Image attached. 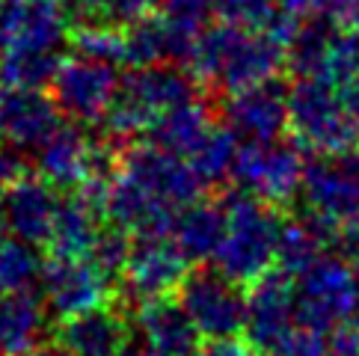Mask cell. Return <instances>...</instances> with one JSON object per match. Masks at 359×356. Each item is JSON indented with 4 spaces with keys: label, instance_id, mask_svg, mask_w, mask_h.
<instances>
[{
    "label": "cell",
    "instance_id": "ab89813d",
    "mask_svg": "<svg viewBox=\"0 0 359 356\" xmlns=\"http://www.w3.org/2000/svg\"><path fill=\"white\" fill-rule=\"evenodd\" d=\"M24 175V163L15 155V149H9L6 143H0V190H6L9 184H15Z\"/></svg>",
    "mask_w": 359,
    "mask_h": 356
},
{
    "label": "cell",
    "instance_id": "d590c367",
    "mask_svg": "<svg viewBox=\"0 0 359 356\" xmlns=\"http://www.w3.org/2000/svg\"><path fill=\"white\" fill-rule=\"evenodd\" d=\"M60 6H62V12H66V21H69L72 33L81 30V27H89V24H104L107 21L104 0H60Z\"/></svg>",
    "mask_w": 359,
    "mask_h": 356
},
{
    "label": "cell",
    "instance_id": "6da1fadb",
    "mask_svg": "<svg viewBox=\"0 0 359 356\" xmlns=\"http://www.w3.org/2000/svg\"><path fill=\"white\" fill-rule=\"evenodd\" d=\"M205 95H235L285 74V42L273 33H250L229 24H211L187 60Z\"/></svg>",
    "mask_w": 359,
    "mask_h": 356
},
{
    "label": "cell",
    "instance_id": "30bf717a",
    "mask_svg": "<svg viewBox=\"0 0 359 356\" xmlns=\"http://www.w3.org/2000/svg\"><path fill=\"white\" fill-rule=\"evenodd\" d=\"M178 303L196 324L205 338H235L247 324V297L238 291V282L226 279L220 271L187 273L178 288Z\"/></svg>",
    "mask_w": 359,
    "mask_h": 356
},
{
    "label": "cell",
    "instance_id": "7c38bea8",
    "mask_svg": "<svg viewBox=\"0 0 359 356\" xmlns=\"http://www.w3.org/2000/svg\"><path fill=\"white\" fill-rule=\"evenodd\" d=\"M45 300L60 321L98 306H107L113 297L110 276L93 259H54L42 267Z\"/></svg>",
    "mask_w": 359,
    "mask_h": 356
},
{
    "label": "cell",
    "instance_id": "ee69618b",
    "mask_svg": "<svg viewBox=\"0 0 359 356\" xmlns=\"http://www.w3.org/2000/svg\"><path fill=\"white\" fill-rule=\"evenodd\" d=\"M6 4H9V0H0V9H4V6H6Z\"/></svg>",
    "mask_w": 359,
    "mask_h": 356
},
{
    "label": "cell",
    "instance_id": "1f68e13d",
    "mask_svg": "<svg viewBox=\"0 0 359 356\" xmlns=\"http://www.w3.org/2000/svg\"><path fill=\"white\" fill-rule=\"evenodd\" d=\"M359 78V33L356 30H341L336 27L332 42L327 48L324 66H320L318 81H324L330 86H336L339 93L351 81Z\"/></svg>",
    "mask_w": 359,
    "mask_h": 356
},
{
    "label": "cell",
    "instance_id": "3957f363",
    "mask_svg": "<svg viewBox=\"0 0 359 356\" xmlns=\"http://www.w3.org/2000/svg\"><path fill=\"white\" fill-rule=\"evenodd\" d=\"M288 131L312 155H344L359 146V116L324 81H291Z\"/></svg>",
    "mask_w": 359,
    "mask_h": 356
},
{
    "label": "cell",
    "instance_id": "4fadbf2b",
    "mask_svg": "<svg viewBox=\"0 0 359 356\" xmlns=\"http://www.w3.org/2000/svg\"><path fill=\"white\" fill-rule=\"evenodd\" d=\"M187 259L170 235L140 238L125 267V291L134 303L166 300L187 279Z\"/></svg>",
    "mask_w": 359,
    "mask_h": 356
},
{
    "label": "cell",
    "instance_id": "836d02e7",
    "mask_svg": "<svg viewBox=\"0 0 359 356\" xmlns=\"http://www.w3.org/2000/svg\"><path fill=\"white\" fill-rule=\"evenodd\" d=\"M131 249H134V244H131V238H128L125 228L110 226V228H101V235L95 240L93 252H89V259H93L110 279H116V276L125 273L128 259H131Z\"/></svg>",
    "mask_w": 359,
    "mask_h": 356
},
{
    "label": "cell",
    "instance_id": "8992f818",
    "mask_svg": "<svg viewBox=\"0 0 359 356\" xmlns=\"http://www.w3.org/2000/svg\"><path fill=\"white\" fill-rule=\"evenodd\" d=\"M122 89V74L110 62H98L72 54L60 62V71L50 83V98L62 116L78 125H101Z\"/></svg>",
    "mask_w": 359,
    "mask_h": 356
},
{
    "label": "cell",
    "instance_id": "5b68a950",
    "mask_svg": "<svg viewBox=\"0 0 359 356\" xmlns=\"http://www.w3.org/2000/svg\"><path fill=\"white\" fill-rule=\"evenodd\" d=\"M353 317H359V279L353 267L324 256L300 276L297 321L315 333H324L344 327Z\"/></svg>",
    "mask_w": 359,
    "mask_h": 356
},
{
    "label": "cell",
    "instance_id": "2e32d148",
    "mask_svg": "<svg viewBox=\"0 0 359 356\" xmlns=\"http://www.w3.org/2000/svg\"><path fill=\"white\" fill-rule=\"evenodd\" d=\"M57 211H60L57 187L48 184L42 175L24 172L0 196V223L9 228V235L27 240L33 247H45L50 240Z\"/></svg>",
    "mask_w": 359,
    "mask_h": 356
},
{
    "label": "cell",
    "instance_id": "ffe728a7",
    "mask_svg": "<svg viewBox=\"0 0 359 356\" xmlns=\"http://www.w3.org/2000/svg\"><path fill=\"white\" fill-rule=\"evenodd\" d=\"M137 329L149 353L158 356H199V329L182 309V303L151 300L137 312Z\"/></svg>",
    "mask_w": 359,
    "mask_h": 356
},
{
    "label": "cell",
    "instance_id": "b9f144b4",
    "mask_svg": "<svg viewBox=\"0 0 359 356\" xmlns=\"http://www.w3.org/2000/svg\"><path fill=\"white\" fill-rule=\"evenodd\" d=\"M341 247H344V252H348L351 267H353V273H356V279H359V220L351 223V226H344Z\"/></svg>",
    "mask_w": 359,
    "mask_h": 356
},
{
    "label": "cell",
    "instance_id": "d6986e66",
    "mask_svg": "<svg viewBox=\"0 0 359 356\" xmlns=\"http://www.w3.org/2000/svg\"><path fill=\"white\" fill-rule=\"evenodd\" d=\"M57 345L72 356H122L128 345V324L119 309L98 306L60 321Z\"/></svg>",
    "mask_w": 359,
    "mask_h": 356
},
{
    "label": "cell",
    "instance_id": "484cf974",
    "mask_svg": "<svg viewBox=\"0 0 359 356\" xmlns=\"http://www.w3.org/2000/svg\"><path fill=\"white\" fill-rule=\"evenodd\" d=\"M155 12L172 36L175 62L178 66H187L190 54H194V45L208 30V18L214 15L211 0H161Z\"/></svg>",
    "mask_w": 359,
    "mask_h": 356
},
{
    "label": "cell",
    "instance_id": "83f0119b",
    "mask_svg": "<svg viewBox=\"0 0 359 356\" xmlns=\"http://www.w3.org/2000/svg\"><path fill=\"white\" fill-rule=\"evenodd\" d=\"M66 54L54 50H15L0 54V86L4 89H50Z\"/></svg>",
    "mask_w": 359,
    "mask_h": 356
},
{
    "label": "cell",
    "instance_id": "d4e9b609",
    "mask_svg": "<svg viewBox=\"0 0 359 356\" xmlns=\"http://www.w3.org/2000/svg\"><path fill=\"white\" fill-rule=\"evenodd\" d=\"M101 214L93 211L81 196L60 199V211L50 232V256L54 259H89L95 240L101 235Z\"/></svg>",
    "mask_w": 359,
    "mask_h": 356
},
{
    "label": "cell",
    "instance_id": "cb8c5ba5",
    "mask_svg": "<svg viewBox=\"0 0 359 356\" xmlns=\"http://www.w3.org/2000/svg\"><path fill=\"white\" fill-rule=\"evenodd\" d=\"M214 125H217V119H214L211 104L205 98H199V101H190V104H182L175 110H166L155 122V128L149 131V143H155V146L187 160L202 139L214 131Z\"/></svg>",
    "mask_w": 359,
    "mask_h": 356
},
{
    "label": "cell",
    "instance_id": "bcb514c9",
    "mask_svg": "<svg viewBox=\"0 0 359 356\" xmlns=\"http://www.w3.org/2000/svg\"><path fill=\"white\" fill-rule=\"evenodd\" d=\"M30 356H36V353H30Z\"/></svg>",
    "mask_w": 359,
    "mask_h": 356
},
{
    "label": "cell",
    "instance_id": "277c9868",
    "mask_svg": "<svg viewBox=\"0 0 359 356\" xmlns=\"http://www.w3.org/2000/svg\"><path fill=\"white\" fill-rule=\"evenodd\" d=\"M238 187L250 190L267 205H285L303 187L306 175V149L297 139L276 143H241L235 160Z\"/></svg>",
    "mask_w": 359,
    "mask_h": 356
},
{
    "label": "cell",
    "instance_id": "4316f807",
    "mask_svg": "<svg viewBox=\"0 0 359 356\" xmlns=\"http://www.w3.org/2000/svg\"><path fill=\"white\" fill-rule=\"evenodd\" d=\"M163 62H175V48L166 24L158 18V12H149V15L125 24V66L146 69V66H163Z\"/></svg>",
    "mask_w": 359,
    "mask_h": 356
},
{
    "label": "cell",
    "instance_id": "ba28073f",
    "mask_svg": "<svg viewBox=\"0 0 359 356\" xmlns=\"http://www.w3.org/2000/svg\"><path fill=\"white\" fill-rule=\"evenodd\" d=\"M291 81L282 74L267 83L217 101V116L241 143H276L288 131Z\"/></svg>",
    "mask_w": 359,
    "mask_h": 356
},
{
    "label": "cell",
    "instance_id": "7bdbcfd3",
    "mask_svg": "<svg viewBox=\"0 0 359 356\" xmlns=\"http://www.w3.org/2000/svg\"><path fill=\"white\" fill-rule=\"evenodd\" d=\"M341 95H344V101H348V107L359 116V78L344 86V89H341Z\"/></svg>",
    "mask_w": 359,
    "mask_h": 356
},
{
    "label": "cell",
    "instance_id": "4dcf8cb0",
    "mask_svg": "<svg viewBox=\"0 0 359 356\" xmlns=\"http://www.w3.org/2000/svg\"><path fill=\"white\" fill-rule=\"evenodd\" d=\"M214 18L220 24L250 33H267L282 15L279 0H211Z\"/></svg>",
    "mask_w": 359,
    "mask_h": 356
},
{
    "label": "cell",
    "instance_id": "f546056e",
    "mask_svg": "<svg viewBox=\"0 0 359 356\" xmlns=\"http://www.w3.org/2000/svg\"><path fill=\"white\" fill-rule=\"evenodd\" d=\"M39 252L33 244L15 235H0V294L12 291H30L36 282H42Z\"/></svg>",
    "mask_w": 359,
    "mask_h": 356
},
{
    "label": "cell",
    "instance_id": "f1b7e54d",
    "mask_svg": "<svg viewBox=\"0 0 359 356\" xmlns=\"http://www.w3.org/2000/svg\"><path fill=\"white\" fill-rule=\"evenodd\" d=\"M238 149H241V139L226 125H214V131L196 146L187 163L194 167V172L199 175V182L205 187H217L235 172Z\"/></svg>",
    "mask_w": 359,
    "mask_h": 356
},
{
    "label": "cell",
    "instance_id": "d6a6232c",
    "mask_svg": "<svg viewBox=\"0 0 359 356\" xmlns=\"http://www.w3.org/2000/svg\"><path fill=\"white\" fill-rule=\"evenodd\" d=\"M74 54L110 62V66H125V27L119 24H89L72 33Z\"/></svg>",
    "mask_w": 359,
    "mask_h": 356
},
{
    "label": "cell",
    "instance_id": "74e56055",
    "mask_svg": "<svg viewBox=\"0 0 359 356\" xmlns=\"http://www.w3.org/2000/svg\"><path fill=\"white\" fill-rule=\"evenodd\" d=\"M158 4H161V0H104V6H107V21L125 27V24H131V21H137V18L149 15V12H155Z\"/></svg>",
    "mask_w": 359,
    "mask_h": 356
},
{
    "label": "cell",
    "instance_id": "5bb4252c",
    "mask_svg": "<svg viewBox=\"0 0 359 356\" xmlns=\"http://www.w3.org/2000/svg\"><path fill=\"white\" fill-rule=\"evenodd\" d=\"M69 21L60 0H9L0 9V54L15 50H54L62 54Z\"/></svg>",
    "mask_w": 359,
    "mask_h": 356
},
{
    "label": "cell",
    "instance_id": "e0dca14e",
    "mask_svg": "<svg viewBox=\"0 0 359 356\" xmlns=\"http://www.w3.org/2000/svg\"><path fill=\"white\" fill-rule=\"evenodd\" d=\"M294 321H297V288L288 282V273H271L259 276L247 294V333L252 348H273L276 341H282Z\"/></svg>",
    "mask_w": 359,
    "mask_h": 356
},
{
    "label": "cell",
    "instance_id": "603a6c76",
    "mask_svg": "<svg viewBox=\"0 0 359 356\" xmlns=\"http://www.w3.org/2000/svg\"><path fill=\"white\" fill-rule=\"evenodd\" d=\"M226 235V211L214 202H194L175 214L170 238L184 252L187 261L214 259Z\"/></svg>",
    "mask_w": 359,
    "mask_h": 356
},
{
    "label": "cell",
    "instance_id": "60d3db41",
    "mask_svg": "<svg viewBox=\"0 0 359 356\" xmlns=\"http://www.w3.org/2000/svg\"><path fill=\"white\" fill-rule=\"evenodd\" d=\"M199 356H255L252 345L238 338H214L211 345H205L199 350Z\"/></svg>",
    "mask_w": 359,
    "mask_h": 356
},
{
    "label": "cell",
    "instance_id": "f35d334b",
    "mask_svg": "<svg viewBox=\"0 0 359 356\" xmlns=\"http://www.w3.org/2000/svg\"><path fill=\"white\" fill-rule=\"evenodd\" d=\"M332 353L336 356H359V317L348 321L332 336Z\"/></svg>",
    "mask_w": 359,
    "mask_h": 356
},
{
    "label": "cell",
    "instance_id": "ac0fdd59",
    "mask_svg": "<svg viewBox=\"0 0 359 356\" xmlns=\"http://www.w3.org/2000/svg\"><path fill=\"white\" fill-rule=\"evenodd\" d=\"M122 95L137 101L143 110H149L155 119H161L166 110H175L190 101H199L205 89L190 74V69H182L175 62H163V66H146L131 69L122 74Z\"/></svg>",
    "mask_w": 359,
    "mask_h": 356
},
{
    "label": "cell",
    "instance_id": "f6af8a7d",
    "mask_svg": "<svg viewBox=\"0 0 359 356\" xmlns=\"http://www.w3.org/2000/svg\"><path fill=\"white\" fill-rule=\"evenodd\" d=\"M122 356H131V353H122Z\"/></svg>",
    "mask_w": 359,
    "mask_h": 356
},
{
    "label": "cell",
    "instance_id": "8d00e7d4",
    "mask_svg": "<svg viewBox=\"0 0 359 356\" xmlns=\"http://www.w3.org/2000/svg\"><path fill=\"white\" fill-rule=\"evenodd\" d=\"M279 6L285 15L306 21V18H336L341 0H279Z\"/></svg>",
    "mask_w": 359,
    "mask_h": 356
},
{
    "label": "cell",
    "instance_id": "9c48e42d",
    "mask_svg": "<svg viewBox=\"0 0 359 356\" xmlns=\"http://www.w3.org/2000/svg\"><path fill=\"white\" fill-rule=\"evenodd\" d=\"M306 211L332 226H351L359 220V155H315L303 175Z\"/></svg>",
    "mask_w": 359,
    "mask_h": 356
},
{
    "label": "cell",
    "instance_id": "9a60e30c",
    "mask_svg": "<svg viewBox=\"0 0 359 356\" xmlns=\"http://www.w3.org/2000/svg\"><path fill=\"white\" fill-rule=\"evenodd\" d=\"M62 113L48 89L0 86V143L15 151H39L62 125Z\"/></svg>",
    "mask_w": 359,
    "mask_h": 356
},
{
    "label": "cell",
    "instance_id": "7402d4cb",
    "mask_svg": "<svg viewBox=\"0 0 359 356\" xmlns=\"http://www.w3.org/2000/svg\"><path fill=\"white\" fill-rule=\"evenodd\" d=\"M45 309L33 291L0 294V356H30L42 345Z\"/></svg>",
    "mask_w": 359,
    "mask_h": 356
},
{
    "label": "cell",
    "instance_id": "52a82bcc",
    "mask_svg": "<svg viewBox=\"0 0 359 356\" xmlns=\"http://www.w3.org/2000/svg\"><path fill=\"white\" fill-rule=\"evenodd\" d=\"M119 155L107 143H93L78 122H62L54 137L36 151V175L60 190H78L86 178L110 175Z\"/></svg>",
    "mask_w": 359,
    "mask_h": 356
},
{
    "label": "cell",
    "instance_id": "8fae6325",
    "mask_svg": "<svg viewBox=\"0 0 359 356\" xmlns=\"http://www.w3.org/2000/svg\"><path fill=\"white\" fill-rule=\"evenodd\" d=\"M116 170L125 172L128 178H134L137 184H143L151 196H158L163 205L175 211L199 202V193L205 187L184 158H178L155 143L125 146V151L116 160Z\"/></svg>",
    "mask_w": 359,
    "mask_h": 356
},
{
    "label": "cell",
    "instance_id": "7a4b0ae2",
    "mask_svg": "<svg viewBox=\"0 0 359 356\" xmlns=\"http://www.w3.org/2000/svg\"><path fill=\"white\" fill-rule=\"evenodd\" d=\"M226 235L217 249L214 264L232 282H255L276 261V240L282 220L267 208V202L252 196L250 190L235 187L223 196Z\"/></svg>",
    "mask_w": 359,
    "mask_h": 356
},
{
    "label": "cell",
    "instance_id": "e575fe53",
    "mask_svg": "<svg viewBox=\"0 0 359 356\" xmlns=\"http://www.w3.org/2000/svg\"><path fill=\"white\" fill-rule=\"evenodd\" d=\"M327 341L320 338V333L303 327V329H291V333L276 341L273 348H267L264 356H327Z\"/></svg>",
    "mask_w": 359,
    "mask_h": 356
},
{
    "label": "cell",
    "instance_id": "44dd1931",
    "mask_svg": "<svg viewBox=\"0 0 359 356\" xmlns=\"http://www.w3.org/2000/svg\"><path fill=\"white\" fill-rule=\"evenodd\" d=\"M336 226L303 211L294 220H282L279 240H276V261L279 271L288 276H303L309 267L324 259V249L332 240Z\"/></svg>",
    "mask_w": 359,
    "mask_h": 356
}]
</instances>
